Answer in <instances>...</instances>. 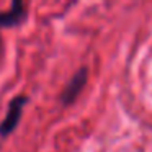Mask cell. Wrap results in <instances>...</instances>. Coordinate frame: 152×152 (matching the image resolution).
<instances>
[{
	"mask_svg": "<svg viewBox=\"0 0 152 152\" xmlns=\"http://www.w3.org/2000/svg\"><path fill=\"white\" fill-rule=\"evenodd\" d=\"M26 102H28V98L25 95H18V96H15V98L10 102L7 115H5L4 121L0 123V136H2V137L10 136L12 132L17 129V126H18V123H20L21 113H23V108H25V105H26Z\"/></svg>",
	"mask_w": 152,
	"mask_h": 152,
	"instance_id": "cell-1",
	"label": "cell"
},
{
	"mask_svg": "<svg viewBox=\"0 0 152 152\" xmlns=\"http://www.w3.org/2000/svg\"><path fill=\"white\" fill-rule=\"evenodd\" d=\"M85 82H87V69L82 67L80 70H77V72L74 74V77L69 80V83H67L66 88H64L62 96H61L62 105H70V103L79 96V93L82 92Z\"/></svg>",
	"mask_w": 152,
	"mask_h": 152,
	"instance_id": "cell-2",
	"label": "cell"
},
{
	"mask_svg": "<svg viewBox=\"0 0 152 152\" xmlns=\"http://www.w3.org/2000/svg\"><path fill=\"white\" fill-rule=\"evenodd\" d=\"M26 18V7L23 2H13L7 12L0 13V31L4 28L17 26Z\"/></svg>",
	"mask_w": 152,
	"mask_h": 152,
	"instance_id": "cell-3",
	"label": "cell"
}]
</instances>
